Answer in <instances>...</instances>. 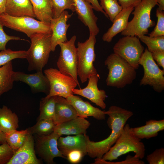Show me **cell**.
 Listing matches in <instances>:
<instances>
[{
	"mask_svg": "<svg viewBox=\"0 0 164 164\" xmlns=\"http://www.w3.org/2000/svg\"><path fill=\"white\" fill-rule=\"evenodd\" d=\"M104 64L108 73L106 80L108 86L122 88L131 84L136 77V70L126 61L114 53L109 55Z\"/></svg>",
	"mask_w": 164,
	"mask_h": 164,
	"instance_id": "1",
	"label": "cell"
},
{
	"mask_svg": "<svg viewBox=\"0 0 164 164\" xmlns=\"http://www.w3.org/2000/svg\"><path fill=\"white\" fill-rule=\"evenodd\" d=\"M145 151L144 144L132 134L129 124H126L114 145L101 159L111 161L130 152H133L135 156L142 159L145 157Z\"/></svg>",
	"mask_w": 164,
	"mask_h": 164,
	"instance_id": "2",
	"label": "cell"
},
{
	"mask_svg": "<svg viewBox=\"0 0 164 164\" xmlns=\"http://www.w3.org/2000/svg\"><path fill=\"white\" fill-rule=\"evenodd\" d=\"M51 35L52 33H36L29 37L31 43L26 58L28 71H43L51 51Z\"/></svg>",
	"mask_w": 164,
	"mask_h": 164,
	"instance_id": "3",
	"label": "cell"
},
{
	"mask_svg": "<svg viewBox=\"0 0 164 164\" xmlns=\"http://www.w3.org/2000/svg\"><path fill=\"white\" fill-rule=\"evenodd\" d=\"M156 5H158L156 0H142L134 8L132 13L134 16L121 35L138 37L147 34L149 28L155 25L151 19L150 15L152 9Z\"/></svg>",
	"mask_w": 164,
	"mask_h": 164,
	"instance_id": "4",
	"label": "cell"
},
{
	"mask_svg": "<svg viewBox=\"0 0 164 164\" xmlns=\"http://www.w3.org/2000/svg\"><path fill=\"white\" fill-rule=\"evenodd\" d=\"M96 36H89L84 42L77 43V74L82 83L85 82L91 76L97 73L93 64L96 58Z\"/></svg>",
	"mask_w": 164,
	"mask_h": 164,
	"instance_id": "5",
	"label": "cell"
},
{
	"mask_svg": "<svg viewBox=\"0 0 164 164\" xmlns=\"http://www.w3.org/2000/svg\"><path fill=\"white\" fill-rule=\"evenodd\" d=\"M0 22L3 26L22 32L29 37L36 33H52L50 23L30 16H13L4 13L0 15Z\"/></svg>",
	"mask_w": 164,
	"mask_h": 164,
	"instance_id": "6",
	"label": "cell"
},
{
	"mask_svg": "<svg viewBox=\"0 0 164 164\" xmlns=\"http://www.w3.org/2000/svg\"><path fill=\"white\" fill-rule=\"evenodd\" d=\"M139 63L144 71L140 85H149L156 92H161L164 90V70L159 68L147 48L145 50Z\"/></svg>",
	"mask_w": 164,
	"mask_h": 164,
	"instance_id": "7",
	"label": "cell"
},
{
	"mask_svg": "<svg viewBox=\"0 0 164 164\" xmlns=\"http://www.w3.org/2000/svg\"><path fill=\"white\" fill-rule=\"evenodd\" d=\"M114 53L126 61L136 70L139 67V61L145 50L140 40L135 36H124L113 47Z\"/></svg>",
	"mask_w": 164,
	"mask_h": 164,
	"instance_id": "8",
	"label": "cell"
},
{
	"mask_svg": "<svg viewBox=\"0 0 164 164\" xmlns=\"http://www.w3.org/2000/svg\"><path fill=\"white\" fill-rule=\"evenodd\" d=\"M76 36L74 35L68 41L59 44L60 52L57 62L59 70L71 76L80 87L78 80L77 48L75 45Z\"/></svg>",
	"mask_w": 164,
	"mask_h": 164,
	"instance_id": "9",
	"label": "cell"
},
{
	"mask_svg": "<svg viewBox=\"0 0 164 164\" xmlns=\"http://www.w3.org/2000/svg\"><path fill=\"white\" fill-rule=\"evenodd\" d=\"M44 73L50 84L49 93L47 96H58L66 98L74 94L72 90L78 85L72 77L63 74L58 69L52 68L45 70Z\"/></svg>",
	"mask_w": 164,
	"mask_h": 164,
	"instance_id": "10",
	"label": "cell"
},
{
	"mask_svg": "<svg viewBox=\"0 0 164 164\" xmlns=\"http://www.w3.org/2000/svg\"><path fill=\"white\" fill-rule=\"evenodd\" d=\"M36 154L48 164H53L54 158L66 159L59 150L57 140L60 136L53 132L50 135L39 136L34 135Z\"/></svg>",
	"mask_w": 164,
	"mask_h": 164,
	"instance_id": "11",
	"label": "cell"
},
{
	"mask_svg": "<svg viewBox=\"0 0 164 164\" xmlns=\"http://www.w3.org/2000/svg\"><path fill=\"white\" fill-rule=\"evenodd\" d=\"M111 129L110 135L101 141L95 142L91 141L86 135L87 155L92 158L101 159L103 155L114 144L124 127L122 124L118 122L111 123L108 126Z\"/></svg>",
	"mask_w": 164,
	"mask_h": 164,
	"instance_id": "12",
	"label": "cell"
},
{
	"mask_svg": "<svg viewBox=\"0 0 164 164\" xmlns=\"http://www.w3.org/2000/svg\"><path fill=\"white\" fill-rule=\"evenodd\" d=\"M100 75L97 74L91 76L88 78L87 86L82 89L74 88L72 90L73 94L80 95L90 100L102 109H105L106 105L104 101L107 97L106 92L100 90L97 86Z\"/></svg>",
	"mask_w": 164,
	"mask_h": 164,
	"instance_id": "13",
	"label": "cell"
},
{
	"mask_svg": "<svg viewBox=\"0 0 164 164\" xmlns=\"http://www.w3.org/2000/svg\"><path fill=\"white\" fill-rule=\"evenodd\" d=\"M13 79L14 81H21L28 85L33 93H43L46 95L50 90L49 80L43 71L32 74H27L20 71H14Z\"/></svg>",
	"mask_w": 164,
	"mask_h": 164,
	"instance_id": "14",
	"label": "cell"
},
{
	"mask_svg": "<svg viewBox=\"0 0 164 164\" xmlns=\"http://www.w3.org/2000/svg\"><path fill=\"white\" fill-rule=\"evenodd\" d=\"M36 155L33 135L29 133L21 146L16 151L7 164H40Z\"/></svg>",
	"mask_w": 164,
	"mask_h": 164,
	"instance_id": "15",
	"label": "cell"
},
{
	"mask_svg": "<svg viewBox=\"0 0 164 164\" xmlns=\"http://www.w3.org/2000/svg\"><path fill=\"white\" fill-rule=\"evenodd\" d=\"M72 15L73 13L70 14L65 10L59 16L56 18H53L51 21V51H55L57 46L60 43L67 41V33L70 24H67V22Z\"/></svg>",
	"mask_w": 164,
	"mask_h": 164,
	"instance_id": "16",
	"label": "cell"
},
{
	"mask_svg": "<svg viewBox=\"0 0 164 164\" xmlns=\"http://www.w3.org/2000/svg\"><path fill=\"white\" fill-rule=\"evenodd\" d=\"M75 12L78 19L88 27L89 36H96L99 33V29L97 24L98 18L93 12L91 4L85 0H73Z\"/></svg>",
	"mask_w": 164,
	"mask_h": 164,
	"instance_id": "17",
	"label": "cell"
},
{
	"mask_svg": "<svg viewBox=\"0 0 164 164\" xmlns=\"http://www.w3.org/2000/svg\"><path fill=\"white\" fill-rule=\"evenodd\" d=\"M66 98L75 108L78 116L85 118L92 117L99 120L105 119V111L93 106L79 96L72 94Z\"/></svg>",
	"mask_w": 164,
	"mask_h": 164,
	"instance_id": "18",
	"label": "cell"
},
{
	"mask_svg": "<svg viewBox=\"0 0 164 164\" xmlns=\"http://www.w3.org/2000/svg\"><path fill=\"white\" fill-rule=\"evenodd\" d=\"M90 125V122L85 118L78 116L72 119L56 125L53 132L60 136L62 135L85 134Z\"/></svg>",
	"mask_w": 164,
	"mask_h": 164,
	"instance_id": "19",
	"label": "cell"
},
{
	"mask_svg": "<svg viewBox=\"0 0 164 164\" xmlns=\"http://www.w3.org/2000/svg\"><path fill=\"white\" fill-rule=\"evenodd\" d=\"M86 135H68L66 137L60 136L57 140V145L63 155L66 158L68 152L74 150H80L87 155Z\"/></svg>",
	"mask_w": 164,
	"mask_h": 164,
	"instance_id": "20",
	"label": "cell"
},
{
	"mask_svg": "<svg viewBox=\"0 0 164 164\" xmlns=\"http://www.w3.org/2000/svg\"><path fill=\"white\" fill-rule=\"evenodd\" d=\"M78 116L75 108L66 98L56 96L53 120L56 125L72 119Z\"/></svg>",
	"mask_w": 164,
	"mask_h": 164,
	"instance_id": "21",
	"label": "cell"
},
{
	"mask_svg": "<svg viewBox=\"0 0 164 164\" xmlns=\"http://www.w3.org/2000/svg\"><path fill=\"white\" fill-rule=\"evenodd\" d=\"M134 9V8L130 7L122 9L114 18L111 26L103 34L102 37L103 41L110 42L114 36L125 30L129 16Z\"/></svg>",
	"mask_w": 164,
	"mask_h": 164,
	"instance_id": "22",
	"label": "cell"
},
{
	"mask_svg": "<svg viewBox=\"0 0 164 164\" xmlns=\"http://www.w3.org/2000/svg\"><path fill=\"white\" fill-rule=\"evenodd\" d=\"M164 130V119L156 120L151 119L147 121L143 126L131 128L132 134L140 139H148L155 137L158 133Z\"/></svg>",
	"mask_w": 164,
	"mask_h": 164,
	"instance_id": "23",
	"label": "cell"
},
{
	"mask_svg": "<svg viewBox=\"0 0 164 164\" xmlns=\"http://www.w3.org/2000/svg\"><path fill=\"white\" fill-rule=\"evenodd\" d=\"M5 13L13 16L36 17L30 0H6Z\"/></svg>",
	"mask_w": 164,
	"mask_h": 164,
	"instance_id": "24",
	"label": "cell"
},
{
	"mask_svg": "<svg viewBox=\"0 0 164 164\" xmlns=\"http://www.w3.org/2000/svg\"><path fill=\"white\" fill-rule=\"evenodd\" d=\"M39 20L50 23L53 18L52 0H30Z\"/></svg>",
	"mask_w": 164,
	"mask_h": 164,
	"instance_id": "25",
	"label": "cell"
},
{
	"mask_svg": "<svg viewBox=\"0 0 164 164\" xmlns=\"http://www.w3.org/2000/svg\"><path fill=\"white\" fill-rule=\"evenodd\" d=\"M19 122L17 115L7 106L0 108V131L5 134L16 130Z\"/></svg>",
	"mask_w": 164,
	"mask_h": 164,
	"instance_id": "26",
	"label": "cell"
},
{
	"mask_svg": "<svg viewBox=\"0 0 164 164\" xmlns=\"http://www.w3.org/2000/svg\"><path fill=\"white\" fill-rule=\"evenodd\" d=\"M14 71L12 61L0 67V97L3 94L12 88Z\"/></svg>",
	"mask_w": 164,
	"mask_h": 164,
	"instance_id": "27",
	"label": "cell"
},
{
	"mask_svg": "<svg viewBox=\"0 0 164 164\" xmlns=\"http://www.w3.org/2000/svg\"><path fill=\"white\" fill-rule=\"evenodd\" d=\"M56 96H48L43 98L39 103V115L37 121L46 119L53 121L55 111Z\"/></svg>",
	"mask_w": 164,
	"mask_h": 164,
	"instance_id": "28",
	"label": "cell"
},
{
	"mask_svg": "<svg viewBox=\"0 0 164 164\" xmlns=\"http://www.w3.org/2000/svg\"><path fill=\"white\" fill-rule=\"evenodd\" d=\"M55 125L53 120L43 119L37 121L36 124L28 129L29 133L33 135H46L54 132Z\"/></svg>",
	"mask_w": 164,
	"mask_h": 164,
	"instance_id": "29",
	"label": "cell"
},
{
	"mask_svg": "<svg viewBox=\"0 0 164 164\" xmlns=\"http://www.w3.org/2000/svg\"><path fill=\"white\" fill-rule=\"evenodd\" d=\"M28 133V128L21 131L13 130L5 134L6 141L10 147L15 152L22 145Z\"/></svg>",
	"mask_w": 164,
	"mask_h": 164,
	"instance_id": "30",
	"label": "cell"
},
{
	"mask_svg": "<svg viewBox=\"0 0 164 164\" xmlns=\"http://www.w3.org/2000/svg\"><path fill=\"white\" fill-rule=\"evenodd\" d=\"M138 37L147 45L148 50L151 53L157 50L164 51V35L152 37L144 35Z\"/></svg>",
	"mask_w": 164,
	"mask_h": 164,
	"instance_id": "31",
	"label": "cell"
},
{
	"mask_svg": "<svg viewBox=\"0 0 164 164\" xmlns=\"http://www.w3.org/2000/svg\"><path fill=\"white\" fill-rule=\"evenodd\" d=\"M100 5L113 22L116 16L123 9L117 0H100Z\"/></svg>",
	"mask_w": 164,
	"mask_h": 164,
	"instance_id": "32",
	"label": "cell"
},
{
	"mask_svg": "<svg viewBox=\"0 0 164 164\" xmlns=\"http://www.w3.org/2000/svg\"><path fill=\"white\" fill-rule=\"evenodd\" d=\"M53 18L58 17L66 9L75 12L73 0H52Z\"/></svg>",
	"mask_w": 164,
	"mask_h": 164,
	"instance_id": "33",
	"label": "cell"
},
{
	"mask_svg": "<svg viewBox=\"0 0 164 164\" xmlns=\"http://www.w3.org/2000/svg\"><path fill=\"white\" fill-rule=\"evenodd\" d=\"M27 51H13L6 49L0 52V67L12 60L17 58L26 59Z\"/></svg>",
	"mask_w": 164,
	"mask_h": 164,
	"instance_id": "34",
	"label": "cell"
},
{
	"mask_svg": "<svg viewBox=\"0 0 164 164\" xmlns=\"http://www.w3.org/2000/svg\"><path fill=\"white\" fill-rule=\"evenodd\" d=\"M156 15L157 18L156 25L153 30L149 34L152 37L164 35V12L157 8Z\"/></svg>",
	"mask_w": 164,
	"mask_h": 164,
	"instance_id": "35",
	"label": "cell"
},
{
	"mask_svg": "<svg viewBox=\"0 0 164 164\" xmlns=\"http://www.w3.org/2000/svg\"><path fill=\"white\" fill-rule=\"evenodd\" d=\"M15 152L6 142L0 145V164H7Z\"/></svg>",
	"mask_w": 164,
	"mask_h": 164,
	"instance_id": "36",
	"label": "cell"
},
{
	"mask_svg": "<svg viewBox=\"0 0 164 164\" xmlns=\"http://www.w3.org/2000/svg\"><path fill=\"white\" fill-rule=\"evenodd\" d=\"M146 159L149 164H164V148L156 149L147 155Z\"/></svg>",
	"mask_w": 164,
	"mask_h": 164,
	"instance_id": "37",
	"label": "cell"
},
{
	"mask_svg": "<svg viewBox=\"0 0 164 164\" xmlns=\"http://www.w3.org/2000/svg\"><path fill=\"white\" fill-rule=\"evenodd\" d=\"M3 27V25L0 22V51L6 49V45L10 40L22 39L19 37L10 36L7 35L4 32Z\"/></svg>",
	"mask_w": 164,
	"mask_h": 164,
	"instance_id": "38",
	"label": "cell"
},
{
	"mask_svg": "<svg viewBox=\"0 0 164 164\" xmlns=\"http://www.w3.org/2000/svg\"><path fill=\"white\" fill-rule=\"evenodd\" d=\"M85 155H86L83 151L79 150H74L68 152L66 158L70 163L76 164L80 162Z\"/></svg>",
	"mask_w": 164,
	"mask_h": 164,
	"instance_id": "39",
	"label": "cell"
},
{
	"mask_svg": "<svg viewBox=\"0 0 164 164\" xmlns=\"http://www.w3.org/2000/svg\"><path fill=\"white\" fill-rule=\"evenodd\" d=\"M152 57L157 65L164 70V51L157 50L151 53Z\"/></svg>",
	"mask_w": 164,
	"mask_h": 164,
	"instance_id": "40",
	"label": "cell"
},
{
	"mask_svg": "<svg viewBox=\"0 0 164 164\" xmlns=\"http://www.w3.org/2000/svg\"><path fill=\"white\" fill-rule=\"evenodd\" d=\"M123 9L132 7L135 8L142 0H117Z\"/></svg>",
	"mask_w": 164,
	"mask_h": 164,
	"instance_id": "41",
	"label": "cell"
},
{
	"mask_svg": "<svg viewBox=\"0 0 164 164\" xmlns=\"http://www.w3.org/2000/svg\"><path fill=\"white\" fill-rule=\"evenodd\" d=\"M90 3L92 7H93V9L95 11L101 12L104 15L108 18V16L105 14L104 11L101 7L100 3H99L98 0H85Z\"/></svg>",
	"mask_w": 164,
	"mask_h": 164,
	"instance_id": "42",
	"label": "cell"
},
{
	"mask_svg": "<svg viewBox=\"0 0 164 164\" xmlns=\"http://www.w3.org/2000/svg\"><path fill=\"white\" fill-rule=\"evenodd\" d=\"M6 0H0V15L5 13Z\"/></svg>",
	"mask_w": 164,
	"mask_h": 164,
	"instance_id": "43",
	"label": "cell"
},
{
	"mask_svg": "<svg viewBox=\"0 0 164 164\" xmlns=\"http://www.w3.org/2000/svg\"><path fill=\"white\" fill-rule=\"evenodd\" d=\"M158 4L159 7L157 8L159 10H164V0H156Z\"/></svg>",
	"mask_w": 164,
	"mask_h": 164,
	"instance_id": "44",
	"label": "cell"
},
{
	"mask_svg": "<svg viewBox=\"0 0 164 164\" xmlns=\"http://www.w3.org/2000/svg\"><path fill=\"white\" fill-rule=\"evenodd\" d=\"M6 142L5 134L0 131V144H2Z\"/></svg>",
	"mask_w": 164,
	"mask_h": 164,
	"instance_id": "45",
	"label": "cell"
},
{
	"mask_svg": "<svg viewBox=\"0 0 164 164\" xmlns=\"http://www.w3.org/2000/svg\"></svg>",
	"mask_w": 164,
	"mask_h": 164,
	"instance_id": "46",
	"label": "cell"
}]
</instances>
